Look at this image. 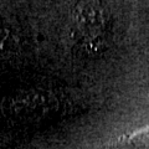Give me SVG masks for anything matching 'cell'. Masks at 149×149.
<instances>
[{
	"instance_id": "2",
	"label": "cell",
	"mask_w": 149,
	"mask_h": 149,
	"mask_svg": "<svg viewBox=\"0 0 149 149\" xmlns=\"http://www.w3.org/2000/svg\"><path fill=\"white\" fill-rule=\"evenodd\" d=\"M113 147H124L129 149H143L149 148V125L144 128H139L134 132L127 133L124 136L119 137L114 143H112Z\"/></svg>"
},
{
	"instance_id": "1",
	"label": "cell",
	"mask_w": 149,
	"mask_h": 149,
	"mask_svg": "<svg viewBox=\"0 0 149 149\" xmlns=\"http://www.w3.org/2000/svg\"><path fill=\"white\" fill-rule=\"evenodd\" d=\"M72 17L78 29L83 31V37H101L106 16L100 6L93 4H78L73 9Z\"/></svg>"
},
{
	"instance_id": "3",
	"label": "cell",
	"mask_w": 149,
	"mask_h": 149,
	"mask_svg": "<svg viewBox=\"0 0 149 149\" xmlns=\"http://www.w3.org/2000/svg\"><path fill=\"white\" fill-rule=\"evenodd\" d=\"M17 44L19 39L13 26L0 17V54H8L15 51Z\"/></svg>"
}]
</instances>
